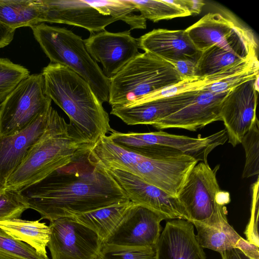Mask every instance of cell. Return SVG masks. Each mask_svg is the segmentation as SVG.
<instances>
[{
  "label": "cell",
  "instance_id": "40",
  "mask_svg": "<svg viewBox=\"0 0 259 259\" xmlns=\"http://www.w3.org/2000/svg\"><path fill=\"white\" fill-rule=\"evenodd\" d=\"M15 30L0 24V49L8 46L12 41Z\"/></svg>",
  "mask_w": 259,
  "mask_h": 259
},
{
  "label": "cell",
  "instance_id": "37",
  "mask_svg": "<svg viewBox=\"0 0 259 259\" xmlns=\"http://www.w3.org/2000/svg\"><path fill=\"white\" fill-rule=\"evenodd\" d=\"M196 62L193 60H180L170 62L178 73L185 79L197 78Z\"/></svg>",
  "mask_w": 259,
  "mask_h": 259
},
{
  "label": "cell",
  "instance_id": "3",
  "mask_svg": "<svg viewBox=\"0 0 259 259\" xmlns=\"http://www.w3.org/2000/svg\"><path fill=\"white\" fill-rule=\"evenodd\" d=\"M46 94L68 116L70 123L90 144L112 131L109 117L89 83L76 73L50 63L41 73Z\"/></svg>",
  "mask_w": 259,
  "mask_h": 259
},
{
  "label": "cell",
  "instance_id": "22",
  "mask_svg": "<svg viewBox=\"0 0 259 259\" xmlns=\"http://www.w3.org/2000/svg\"><path fill=\"white\" fill-rule=\"evenodd\" d=\"M239 22L219 13H209L185 30L192 43L201 52L227 37Z\"/></svg>",
  "mask_w": 259,
  "mask_h": 259
},
{
  "label": "cell",
  "instance_id": "41",
  "mask_svg": "<svg viewBox=\"0 0 259 259\" xmlns=\"http://www.w3.org/2000/svg\"><path fill=\"white\" fill-rule=\"evenodd\" d=\"M222 259H251L237 248H233L220 253Z\"/></svg>",
  "mask_w": 259,
  "mask_h": 259
},
{
  "label": "cell",
  "instance_id": "18",
  "mask_svg": "<svg viewBox=\"0 0 259 259\" xmlns=\"http://www.w3.org/2000/svg\"><path fill=\"white\" fill-rule=\"evenodd\" d=\"M43 22L63 23L79 26L91 33L105 30L118 21L105 15L88 0H41Z\"/></svg>",
  "mask_w": 259,
  "mask_h": 259
},
{
  "label": "cell",
  "instance_id": "4",
  "mask_svg": "<svg viewBox=\"0 0 259 259\" xmlns=\"http://www.w3.org/2000/svg\"><path fill=\"white\" fill-rule=\"evenodd\" d=\"M90 145L54 108L50 126L7 180L5 186L17 190L44 179L70 163Z\"/></svg>",
  "mask_w": 259,
  "mask_h": 259
},
{
  "label": "cell",
  "instance_id": "36",
  "mask_svg": "<svg viewBox=\"0 0 259 259\" xmlns=\"http://www.w3.org/2000/svg\"><path fill=\"white\" fill-rule=\"evenodd\" d=\"M258 177L256 182L251 186V215L247 225L245 234L247 240L257 246H259L258 234Z\"/></svg>",
  "mask_w": 259,
  "mask_h": 259
},
{
  "label": "cell",
  "instance_id": "23",
  "mask_svg": "<svg viewBox=\"0 0 259 259\" xmlns=\"http://www.w3.org/2000/svg\"><path fill=\"white\" fill-rule=\"evenodd\" d=\"M195 227L198 241L203 248H208L220 253L235 248L241 237L223 216L207 223L192 222Z\"/></svg>",
  "mask_w": 259,
  "mask_h": 259
},
{
  "label": "cell",
  "instance_id": "21",
  "mask_svg": "<svg viewBox=\"0 0 259 259\" xmlns=\"http://www.w3.org/2000/svg\"><path fill=\"white\" fill-rule=\"evenodd\" d=\"M139 47L169 62L197 61L201 52L197 50L185 30L157 29L138 38Z\"/></svg>",
  "mask_w": 259,
  "mask_h": 259
},
{
  "label": "cell",
  "instance_id": "6",
  "mask_svg": "<svg viewBox=\"0 0 259 259\" xmlns=\"http://www.w3.org/2000/svg\"><path fill=\"white\" fill-rule=\"evenodd\" d=\"M184 80L172 64L145 52L110 79L108 102L111 107L127 106Z\"/></svg>",
  "mask_w": 259,
  "mask_h": 259
},
{
  "label": "cell",
  "instance_id": "42",
  "mask_svg": "<svg viewBox=\"0 0 259 259\" xmlns=\"http://www.w3.org/2000/svg\"><path fill=\"white\" fill-rule=\"evenodd\" d=\"M0 103H1V102H0Z\"/></svg>",
  "mask_w": 259,
  "mask_h": 259
},
{
  "label": "cell",
  "instance_id": "25",
  "mask_svg": "<svg viewBox=\"0 0 259 259\" xmlns=\"http://www.w3.org/2000/svg\"><path fill=\"white\" fill-rule=\"evenodd\" d=\"M43 22L41 0H0V24L16 30Z\"/></svg>",
  "mask_w": 259,
  "mask_h": 259
},
{
  "label": "cell",
  "instance_id": "9",
  "mask_svg": "<svg viewBox=\"0 0 259 259\" xmlns=\"http://www.w3.org/2000/svg\"><path fill=\"white\" fill-rule=\"evenodd\" d=\"M108 137L118 146L127 150L144 146L157 145L176 149L198 161L207 163L209 154L228 140L225 129L205 137L192 138L163 131L149 133H121L113 130Z\"/></svg>",
  "mask_w": 259,
  "mask_h": 259
},
{
  "label": "cell",
  "instance_id": "27",
  "mask_svg": "<svg viewBox=\"0 0 259 259\" xmlns=\"http://www.w3.org/2000/svg\"><path fill=\"white\" fill-rule=\"evenodd\" d=\"M133 204L128 200L72 218L93 230L104 243Z\"/></svg>",
  "mask_w": 259,
  "mask_h": 259
},
{
  "label": "cell",
  "instance_id": "33",
  "mask_svg": "<svg viewBox=\"0 0 259 259\" xmlns=\"http://www.w3.org/2000/svg\"><path fill=\"white\" fill-rule=\"evenodd\" d=\"M29 208L18 190L0 186V221L20 218Z\"/></svg>",
  "mask_w": 259,
  "mask_h": 259
},
{
  "label": "cell",
  "instance_id": "26",
  "mask_svg": "<svg viewBox=\"0 0 259 259\" xmlns=\"http://www.w3.org/2000/svg\"><path fill=\"white\" fill-rule=\"evenodd\" d=\"M257 56L255 55L244 61L204 78L205 84L201 88L214 93H223L249 79L259 73Z\"/></svg>",
  "mask_w": 259,
  "mask_h": 259
},
{
  "label": "cell",
  "instance_id": "5",
  "mask_svg": "<svg viewBox=\"0 0 259 259\" xmlns=\"http://www.w3.org/2000/svg\"><path fill=\"white\" fill-rule=\"evenodd\" d=\"M31 28L51 63L76 73L89 83L102 104L109 102L110 79L89 54L80 36L65 28L43 23Z\"/></svg>",
  "mask_w": 259,
  "mask_h": 259
},
{
  "label": "cell",
  "instance_id": "7",
  "mask_svg": "<svg viewBox=\"0 0 259 259\" xmlns=\"http://www.w3.org/2000/svg\"><path fill=\"white\" fill-rule=\"evenodd\" d=\"M219 167L217 165L212 169L208 163L199 162L187 177L177 198L190 222L206 223L227 215L225 205L230 202V196L218 184Z\"/></svg>",
  "mask_w": 259,
  "mask_h": 259
},
{
  "label": "cell",
  "instance_id": "8",
  "mask_svg": "<svg viewBox=\"0 0 259 259\" xmlns=\"http://www.w3.org/2000/svg\"><path fill=\"white\" fill-rule=\"evenodd\" d=\"M42 74L30 75L0 104V136L14 135L27 127L51 107Z\"/></svg>",
  "mask_w": 259,
  "mask_h": 259
},
{
  "label": "cell",
  "instance_id": "31",
  "mask_svg": "<svg viewBox=\"0 0 259 259\" xmlns=\"http://www.w3.org/2000/svg\"><path fill=\"white\" fill-rule=\"evenodd\" d=\"M242 144L245 153L243 178L258 176L259 173V122L258 119L244 135Z\"/></svg>",
  "mask_w": 259,
  "mask_h": 259
},
{
  "label": "cell",
  "instance_id": "38",
  "mask_svg": "<svg viewBox=\"0 0 259 259\" xmlns=\"http://www.w3.org/2000/svg\"><path fill=\"white\" fill-rule=\"evenodd\" d=\"M168 2L188 11L191 15L200 13L205 2L201 0H173Z\"/></svg>",
  "mask_w": 259,
  "mask_h": 259
},
{
  "label": "cell",
  "instance_id": "34",
  "mask_svg": "<svg viewBox=\"0 0 259 259\" xmlns=\"http://www.w3.org/2000/svg\"><path fill=\"white\" fill-rule=\"evenodd\" d=\"M97 259H156L155 248L103 243Z\"/></svg>",
  "mask_w": 259,
  "mask_h": 259
},
{
  "label": "cell",
  "instance_id": "1",
  "mask_svg": "<svg viewBox=\"0 0 259 259\" xmlns=\"http://www.w3.org/2000/svg\"><path fill=\"white\" fill-rule=\"evenodd\" d=\"M92 145L67 165L19 190L40 220L74 217L129 200L106 169L91 158Z\"/></svg>",
  "mask_w": 259,
  "mask_h": 259
},
{
  "label": "cell",
  "instance_id": "24",
  "mask_svg": "<svg viewBox=\"0 0 259 259\" xmlns=\"http://www.w3.org/2000/svg\"><path fill=\"white\" fill-rule=\"evenodd\" d=\"M40 220L18 218L1 221L0 228L13 238L29 245L39 255L48 257L46 247L50 239V228Z\"/></svg>",
  "mask_w": 259,
  "mask_h": 259
},
{
  "label": "cell",
  "instance_id": "12",
  "mask_svg": "<svg viewBox=\"0 0 259 259\" xmlns=\"http://www.w3.org/2000/svg\"><path fill=\"white\" fill-rule=\"evenodd\" d=\"M257 44L252 31L238 24L225 39L201 52L196 76L212 75L256 55Z\"/></svg>",
  "mask_w": 259,
  "mask_h": 259
},
{
  "label": "cell",
  "instance_id": "20",
  "mask_svg": "<svg viewBox=\"0 0 259 259\" xmlns=\"http://www.w3.org/2000/svg\"><path fill=\"white\" fill-rule=\"evenodd\" d=\"M199 89L125 107H111L110 113L127 125H153L189 104Z\"/></svg>",
  "mask_w": 259,
  "mask_h": 259
},
{
  "label": "cell",
  "instance_id": "28",
  "mask_svg": "<svg viewBox=\"0 0 259 259\" xmlns=\"http://www.w3.org/2000/svg\"><path fill=\"white\" fill-rule=\"evenodd\" d=\"M89 2L102 14L124 22L132 30L146 28V19L141 15L134 14V12L137 10L130 0H91Z\"/></svg>",
  "mask_w": 259,
  "mask_h": 259
},
{
  "label": "cell",
  "instance_id": "35",
  "mask_svg": "<svg viewBox=\"0 0 259 259\" xmlns=\"http://www.w3.org/2000/svg\"><path fill=\"white\" fill-rule=\"evenodd\" d=\"M205 83L204 78L199 77L185 79L178 84L167 87L144 97L127 106L135 105L153 100L171 97L181 93L200 89L205 84Z\"/></svg>",
  "mask_w": 259,
  "mask_h": 259
},
{
  "label": "cell",
  "instance_id": "2",
  "mask_svg": "<svg viewBox=\"0 0 259 259\" xmlns=\"http://www.w3.org/2000/svg\"><path fill=\"white\" fill-rule=\"evenodd\" d=\"M133 151L118 146L105 136L91 146L89 153L100 166L131 173L175 197L198 162L179 150L163 146H141Z\"/></svg>",
  "mask_w": 259,
  "mask_h": 259
},
{
  "label": "cell",
  "instance_id": "16",
  "mask_svg": "<svg viewBox=\"0 0 259 259\" xmlns=\"http://www.w3.org/2000/svg\"><path fill=\"white\" fill-rule=\"evenodd\" d=\"M53 107L37 116L27 127L11 136H0V186L23 162L49 128Z\"/></svg>",
  "mask_w": 259,
  "mask_h": 259
},
{
  "label": "cell",
  "instance_id": "13",
  "mask_svg": "<svg viewBox=\"0 0 259 259\" xmlns=\"http://www.w3.org/2000/svg\"><path fill=\"white\" fill-rule=\"evenodd\" d=\"M83 42L93 59L101 63L109 79L140 54L138 38L129 31L114 33L104 30L91 33Z\"/></svg>",
  "mask_w": 259,
  "mask_h": 259
},
{
  "label": "cell",
  "instance_id": "39",
  "mask_svg": "<svg viewBox=\"0 0 259 259\" xmlns=\"http://www.w3.org/2000/svg\"><path fill=\"white\" fill-rule=\"evenodd\" d=\"M258 247L241 237L238 242L235 248L241 250L251 259H259Z\"/></svg>",
  "mask_w": 259,
  "mask_h": 259
},
{
  "label": "cell",
  "instance_id": "15",
  "mask_svg": "<svg viewBox=\"0 0 259 259\" xmlns=\"http://www.w3.org/2000/svg\"><path fill=\"white\" fill-rule=\"evenodd\" d=\"M106 170L134 204L152 210L162 215L166 219H180L188 221L177 197L126 171L115 168Z\"/></svg>",
  "mask_w": 259,
  "mask_h": 259
},
{
  "label": "cell",
  "instance_id": "11",
  "mask_svg": "<svg viewBox=\"0 0 259 259\" xmlns=\"http://www.w3.org/2000/svg\"><path fill=\"white\" fill-rule=\"evenodd\" d=\"M258 76L231 89L224 98L220 116L228 143L235 147L257 120L256 109L258 93Z\"/></svg>",
  "mask_w": 259,
  "mask_h": 259
},
{
  "label": "cell",
  "instance_id": "10",
  "mask_svg": "<svg viewBox=\"0 0 259 259\" xmlns=\"http://www.w3.org/2000/svg\"><path fill=\"white\" fill-rule=\"evenodd\" d=\"M50 222L51 259L98 258L104 243L93 230L72 217Z\"/></svg>",
  "mask_w": 259,
  "mask_h": 259
},
{
  "label": "cell",
  "instance_id": "32",
  "mask_svg": "<svg viewBox=\"0 0 259 259\" xmlns=\"http://www.w3.org/2000/svg\"><path fill=\"white\" fill-rule=\"evenodd\" d=\"M0 259H50L27 244L16 240L0 228Z\"/></svg>",
  "mask_w": 259,
  "mask_h": 259
},
{
  "label": "cell",
  "instance_id": "29",
  "mask_svg": "<svg viewBox=\"0 0 259 259\" xmlns=\"http://www.w3.org/2000/svg\"><path fill=\"white\" fill-rule=\"evenodd\" d=\"M141 15L154 22L191 15L185 9L169 3L168 1L130 0Z\"/></svg>",
  "mask_w": 259,
  "mask_h": 259
},
{
  "label": "cell",
  "instance_id": "19",
  "mask_svg": "<svg viewBox=\"0 0 259 259\" xmlns=\"http://www.w3.org/2000/svg\"><path fill=\"white\" fill-rule=\"evenodd\" d=\"M155 251L156 259H206L193 224L184 219H172L166 223Z\"/></svg>",
  "mask_w": 259,
  "mask_h": 259
},
{
  "label": "cell",
  "instance_id": "30",
  "mask_svg": "<svg viewBox=\"0 0 259 259\" xmlns=\"http://www.w3.org/2000/svg\"><path fill=\"white\" fill-rule=\"evenodd\" d=\"M30 75L28 69L8 58H0V102Z\"/></svg>",
  "mask_w": 259,
  "mask_h": 259
},
{
  "label": "cell",
  "instance_id": "17",
  "mask_svg": "<svg viewBox=\"0 0 259 259\" xmlns=\"http://www.w3.org/2000/svg\"><path fill=\"white\" fill-rule=\"evenodd\" d=\"M229 91L214 93L200 88L189 104L152 126L158 130L175 128L195 132L213 122L221 120L222 103Z\"/></svg>",
  "mask_w": 259,
  "mask_h": 259
},
{
  "label": "cell",
  "instance_id": "14",
  "mask_svg": "<svg viewBox=\"0 0 259 259\" xmlns=\"http://www.w3.org/2000/svg\"><path fill=\"white\" fill-rule=\"evenodd\" d=\"M162 215L133 204L104 243L132 247L155 248L161 234Z\"/></svg>",
  "mask_w": 259,
  "mask_h": 259
}]
</instances>
